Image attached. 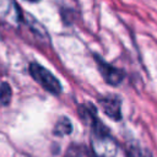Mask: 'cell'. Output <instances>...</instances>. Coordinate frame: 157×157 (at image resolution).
<instances>
[{"label":"cell","mask_w":157,"mask_h":157,"mask_svg":"<svg viewBox=\"0 0 157 157\" xmlns=\"http://www.w3.org/2000/svg\"><path fill=\"white\" fill-rule=\"evenodd\" d=\"M128 157H146L145 153L136 146H130L128 148V152H126Z\"/></svg>","instance_id":"ba28073f"},{"label":"cell","mask_w":157,"mask_h":157,"mask_svg":"<svg viewBox=\"0 0 157 157\" xmlns=\"http://www.w3.org/2000/svg\"><path fill=\"white\" fill-rule=\"evenodd\" d=\"M94 60H96V64L98 66V70L102 75V77L104 78V81L108 83V85H112V86H118L123 82L124 77H125V72L108 63H105L101 56L96 55L94 54Z\"/></svg>","instance_id":"3957f363"},{"label":"cell","mask_w":157,"mask_h":157,"mask_svg":"<svg viewBox=\"0 0 157 157\" xmlns=\"http://www.w3.org/2000/svg\"><path fill=\"white\" fill-rule=\"evenodd\" d=\"M92 148L98 157H114L117 152V144L110 136L107 134H92Z\"/></svg>","instance_id":"7a4b0ae2"},{"label":"cell","mask_w":157,"mask_h":157,"mask_svg":"<svg viewBox=\"0 0 157 157\" xmlns=\"http://www.w3.org/2000/svg\"><path fill=\"white\" fill-rule=\"evenodd\" d=\"M0 16L1 17H9L10 16L12 18L18 20L20 18V10L12 0H0Z\"/></svg>","instance_id":"5b68a950"},{"label":"cell","mask_w":157,"mask_h":157,"mask_svg":"<svg viewBox=\"0 0 157 157\" xmlns=\"http://www.w3.org/2000/svg\"><path fill=\"white\" fill-rule=\"evenodd\" d=\"M99 105L105 115L113 120L121 119V101L115 94H108L99 98Z\"/></svg>","instance_id":"277c9868"},{"label":"cell","mask_w":157,"mask_h":157,"mask_svg":"<svg viewBox=\"0 0 157 157\" xmlns=\"http://www.w3.org/2000/svg\"><path fill=\"white\" fill-rule=\"evenodd\" d=\"M12 97V90L7 82L0 83V103L2 105H9Z\"/></svg>","instance_id":"52a82bcc"},{"label":"cell","mask_w":157,"mask_h":157,"mask_svg":"<svg viewBox=\"0 0 157 157\" xmlns=\"http://www.w3.org/2000/svg\"><path fill=\"white\" fill-rule=\"evenodd\" d=\"M71 131H72V124L70 119L66 117L59 118L54 126V134L58 136H65V135L71 134Z\"/></svg>","instance_id":"8992f818"},{"label":"cell","mask_w":157,"mask_h":157,"mask_svg":"<svg viewBox=\"0 0 157 157\" xmlns=\"http://www.w3.org/2000/svg\"><path fill=\"white\" fill-rule=\"evenodd\" d=\"M28 70H29L31 76L44 90H47L48 92H50L53 94H60L61 93V85H60V82L45 67H43L42 65H39L37 63H31L29 66H28Z\"/></svg>","instance_id":"6da1fadb"},{"label":"cell","mask_w":157,"mask_h":157,"mask_svg":"<svg viewBox=\"0 0 157 157\" xmlns=\"http://www.w3.org/2000/svg\"><path fill=\"white\" fill-rule=\"evenodd\" d=\"M25 1H28V2H37V1H39V0H25Z\"/></svg>","instance_id":"9c48e42d"}]
</instances>
